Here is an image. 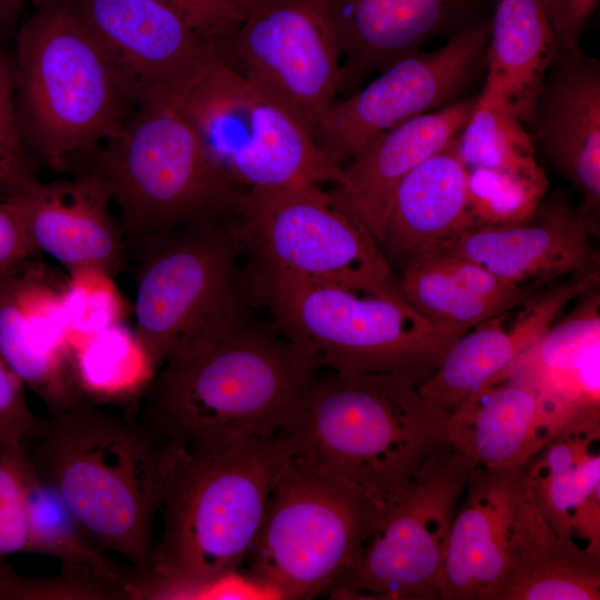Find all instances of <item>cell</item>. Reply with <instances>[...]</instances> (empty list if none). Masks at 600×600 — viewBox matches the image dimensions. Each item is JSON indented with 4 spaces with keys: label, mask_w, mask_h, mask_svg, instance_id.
<instances>
[{
    "label": "cell",
    "mask_w": 600,
    "mask_h": 600,
    "mask_svg": "<svg viewBox=\"0 0 600 600\" xmlns=\"http://www.w3.org/2000/svg\"><path fill=\"white\" fill-rule=\"evenodd\" d=\"M247 300L179 347L144 392L142 420L169 441L279 436L321 369Z\"/></svg>",
    "instance_id": "1"
},
{
    "label": "cell",
    "mask_w": 600,
    "mask_h": 600,
    "mask_svg": "<svg viewBox=\"0 0 600 600\" xmlns=\"http://www.w3.org/2000/svg\"><path fill=\"white\" fill-rule=\"evenodd\" d=\"M173 444L159 509L162 533L137 577V599H194L206 583L238 571L290 456L281 434Z\"/></svg>",
    "instance_id": "2"
},
{
    "label": "cell",
    "mask_w": 600,
    "mask_h": 600,
    "mask_svg": "<svg viewBox=\"0 0 600 600\" xmlns=\"http://www.w3.org/2000/svg\"><path fill=\"white\" fill-rule=\"evenodd\" d=\"M173 450L147 421L86 402L50 414L28 454L93 544L121 554L141 576Z\"/></svg>",
    "instance_id": "3"
},
{
    "label": "cell",
    "mask_w": 600,
    "mask_h": 600,
    "mask_svg": "<svg viewBox=\"0 0 600 600\" xmlns=\"http://www.w3.org/2000/svg\"><path fill=\"white\" fill-rule=\"evenodd\" d=\"M321 369L280 433L291 457L388 499L451 447L449 413L397 374Z\"/></svg>",
    "instance_id": "4"
},
{
    "label": "cell",
    "mask_w": 600,
    "mask_h": 600,
    "mask_svg": "<svg viewBox=\"0 0 600 600\" xmlns=\"http://www.w3.org/2000/svg\"><path fill=\"white\" fill-rule=\"evenodd\" d=\"M244 284L253 304L321 369L397 374L419 384L457 341L403 297L379 296L250 264Z\"/></svg>",
    "instance_id": "5"
},
{
    "label": "cell",
    "mask_w": 600,
    "mask_h": 600,
    "mask_svg": "<svg viewBox=\"0 0 600 600\" xmlns=\"http://www.w3.org/2000/svg\"><path fill=\"white\" fill-rule=\"evenodd\" d=\"M14 80L31 141L54 170L87 163L128 120L130 103L68 0H36L18 33Z\"/></svg>",
    "instance_id": "6"
},
{
    "label": "cell",
    "mask_w": 600,
    "mask_h": 600,
    "mask_svg": "<svg viewBox=\"0 0 600 600\" xmlns=\"http://www.w3.org/2000/svg\"><path fill=\"white\" fill-rule=\"evenodd\" d=\"M106 183L136 250L176 228L238 213L246 192L212 160L186 118L152 96L81 168Z\"/></svg>",
    "instance_id": "7"
},
{
    "label": "cell",
    "mask_w": 600,
    "mask_h": 600,
    "mask_svg": "<svg viewBox=\"0 0 600 600\" xmlns=\"http://www.w3.org/2000/svg\"><path fill=\"white\" fill-rule=\"evenodd\" d=\"M386 499L289 456L279 471L248 577L277 599L328 596L378 528Z\"/></svg>",
    "instance_id": "8"
},
{
    "label": "cell",
    "mask_w": 600,
    "mask_h": 600,
    "mask_svg": "<svg viewBox=\"0 0 600 600\" xmlns=\"http://www.w3.org/2000/svg\"><path fill=\"white\" fill-rule=\"evenodd\" d=\"M152 96L186 118L212 160L244 190L341 181L342 168L308 130L218 54L169 78Z\"/></svg>",
    "instance_id": "9"
},
{
    "label": "cell",
    "mask_w": 600,
    "mask_h": 600,
    "mask_svg": "<svg viewBox=\"0 0 600 600\" xmlns=\"http://www.w3.org/2000/svg\"><path fill=\"white\" fill-rule=\"evenodd\" d=\"M252 266L379 296L402 297L377 240L320 186L250 189L236 220Z\"/></svg>",
    "instance_id": "10"
},
{
    "label": "cell",
    "mask_w": 600,
    "mask_h": 600,
    "mask_svg": "<svg viewBox=\"0 0 600 600\" xmlns=\"http://www.w3.org/2000/svg\"><path fill=\"white\" fill-rule=\"evenodd\" d=\"M476 468L452 447L427 460L386 500L378 528L328 597L441 600L453 519Z\"/></svg>",
    "instance_id": "11"
},
{
    "label": "cell",
    "mask_w": 600,
    "mask_h": 600,
    "mask_svg": "<svg viewBox=\"0 0 600 600\" xmlns=\"http://www.w3.org/2000/svg\"><path fill=\"white\" fill-rule=\"evenodd\" d=\"M237 214L159 234L140 253L134 284L136 332L158 370L246 293L238 270Z\"/></svg>",
    "instance_id": "12"
},
{
    "label": "cell",
    "mask_w": 600,
    "mask_h": 600,
    "mask_svg": "<svg viewBox=\"0 0 600 600\" xmlns=\"http://www.w3.org/2000/svg\"><path fill=\"white\" fill-rule=\"evenodd\" d=\"M491 19L432 51H416L379 72L370 83L322 116L314 140L342 168L399 124L477 94L486 74Z\"/></svg>",
    "instance_id": "13"
},
{
    "label": "cell",
    "mask_w": 600,
    "mask_h": 600,
    "mask_svg": "<svg viewBox=\"0 0 600 600\" xmlns=\"http://www.w3.org/2000/svg\"><path fill=\"white\" fill-rule=\"evenodd\" d=\"M219 57L284 107L314 139L339 93L341 74L326 0H251Z\"/></svg>",
    "instance_id": "14"
},
{
    "label": "cell",
    "mask_w": 600,
    "mask_h": 600,
    "mask_svg": "<svg viewBox=\"0 0 600 600\" xmlns=\"http://www.w3.org/2000/svg\"><path fill=\"white\" fill-rule=\"evenodd\" d=\"M130 104L210 56L217 47L160 0H68Z\"/></svg>",
    "instance_id": "15"
},
{
    "label": "cell",
    "mask_w": 600,
    "mask_h": 600,
    "mask_svg": "<svg viewBox=\"0 0 600 600\" xmlns=\"http://www.w3.org/2000/svg\"><path fill=\"white\" fill-rule=\"evenodd\" d=\"M499 0H326L341 56L339 93L419 51L491 19Z\"/></svg>",
    "instance_id": "16"
},
{
    "label": "cell",
    "mask_w": 600,
    "mask_h": 600,
    "mask_svg": "<svg viewBox=\"0 0 600 600\" xmlns=\"http://www.w3.org/2000/svg\"><path fill=\"white\" fill-rule=\"evenodd\" d=\"M596 236L599 224L571 202L567 191L557 189L543 197L529 220L509 226L476 224L429 254L472 261L517 284L546 282L599 270V252L591 241Z\"/></svg>",
    "instance_id": "17"
},
{
    "label": "cell",
    "mask_w": 600,
    "mask_h": 600,
    "mask_svg": "<svg viewBox=\"0 0 600 600\" xmlns=\"http://www.w3.org/2000/svg\"><path fill=\"white\" fill-rule=\"evenodd\" d=\"M577 300L501 379L534 393L550 440L568 432L600 431L599 287Z\"/></svg>",
    "instance_id": "18"
},
{
    "label": "cell",
    "mask_w": 600,
    "mask_h": 600,
    "mask_svg": "<svg viewBox=\"0 0 600 600\" xmlns=\"http://www.w3.org/2000/svg\"><path fill=\"white\" fill-rule=\"evenodd\" d=\"M524 127L536 154L571 184L578 206L599 224V61L558 46Z\"/></svg>",
    "instance_id": "19"
},
{
    "label": "cell",
    "mask_w": 600,
    "mask_h": 600,
    "mask_svg": "<svg viewBox=\"0 0 600 600\" xmlns=\"http://www.w3.org/2000/svg\"><path fill=\"white\" fill-rule=\"evenodd\" d=\"M526 466L474 469L453 519L441 600H497L529 496Z\"/></svg>",
    "instance_id": "20"
},
{
    "label": "cell",
    "mask_w": 600,
    "mask_h": 600,
    "mask_svg": "<svg viewBox=\"0 0 600 600\" xmlns=\"http://www.w3.org/2000/svg\"><path fill=\"white\" fill-rule=\"evenodd\" d=\"M36 254L44 253L68 271L98 267L116 274L126 254L121 223L110 211L103 180L81 169L71 179L34 180L2 200Z\"/></svg>",
    "instance_id": "21"
},
{
    "label": "cell",
    "mask_w": 600,
    "mask_h": 600,
    "mask_svg": "<svg viewBox=\"0 0 600 600\" xmlns=\"http://www.w3.org/2000/svg\"><path fill=\"white\" fill-rule=\"evenodd\" d=\"M598 286V272L574 273L558 287L537 293L511 328L503 327L506 314L481 322L450 347L436 371L417 386L418 392L450 414L471 393L500 381L570 301Z\"/></svg>",
    "instance_id": "22"
},
{
    "label": "cell",
    "mask_w": 600,
    "mask_h": 600,
    "mask_svg": "<svg viewBox=\"0 0 600 600\" xmlns=\"http://www.w3.org/2000/svg\"><path fill=\"white\" fill-rule=\"evenodd\" d=\"M478 94L399 124L342 167L341 181L332 194L379 246L400 182L460 133Z\"/></svg>",
    "instance_id": "23"
},
{
    "label": "cell",
    "mask_w": 600,
    "mask_h": 600,
    "mask_svg": "<svg viewBox=\"0 0 600 600\" xmlns=\"http://www.w3.org/2000/svg\"><path fill=\"white\" fill-rule=\"evenodd\" d=\"M454 139L410 171L396 190L380 242L391 267L402 269L477 224L469 206L468 169Z\"/></svg>",
    "instance_id": "24"
},
{
    "label": "cell",
    "mask_w": 600,
    "mask_h": 600,
    "mask_svg": "<svg viewBox=\"0 0 600 600\" xmlns=\"http://www.w3.org/2000/svg\"><path fill=\"white\" fill-rule=\"evenodd\" d=\"M397 287L417 311L457 340L481 322L524 306L538 293L536 282L528 287L512 283L472 261L441 253L403 267Z\"/></svg>",
    "instance_id": "25"
},
{
    "label": "cell",
    "mask_w": 600,
    "mask_h": 600,
    "mask_svg": "<svg viewBox=\"0 0 600 600\" xmlns=\"http://www.w3.org/2000/svg\"><path fill=\"white\" fill-rule=\"evenodd\" d=\"M557 48L547 0H499L491 17L478 100L526 126Z\"/></svg>",
    "instance_id": "26"
},
{
    "label": "cell",
    "mask_w": 600,
    "mask_h": 600,
    "mask_svg": "<svg viewBox=\"0 0 600 600\" xmlns=\"http://www.w3.org/2000/svg\"><path fill=\"white\" fill-rule=\"evenodd\" d=\"M448 432L454 450L489 469L523 464L550 441L537 397L508 378L466 398L450 413Z\"/></svg>",
    "instance_id": "27"
},
{
    "label": "cell",
    "mask_w": 600,
    "mask_h": 600,
    "mask_svg": "<svg viewBox=\"0 0 600 600\" xmlns=\"http://www.w3.org/2000/svg\"><path fill=\"white\" fill-rule=\"evenodd\" d=\"M599 599L600 556L573 539L558 537L528 496L510 569L497 600Z\"/></svg>",
    "instance_id": "28"
},
{
    "label": "cell",
    "mask_w": 600,
    "mask_h": 600,
    "mask_svg": "<svg viewBox=\"0 0 600 600\" xmlns=\"http://www.w3.org/2000/svg\"><path fill=\"white\" fill-rule=\"evenodd\" d=\"M28 552L49 554L72 573L114 592L118 599H134L137 572L122 569L87 537L60 496L34 470L26 496Z\"/></svg>",
    "instance_id": "29"
},
{
    "label": "cell",
    "mask_w": 600,
    "mask_h": 600,
    "mask_svg": "<svg viewBox=\"0 0 600 600\" xmlns=\"http://www.w3.org/2000/svg\"><path fill=\"white\" fill-rule=\"evenodd\" d=\"M70 370L86 401L130 406L142 399L158 368L136 330L123 321L71 344Z\"/></svg>",
    "instance_id": "30"
},
{
    "label": "cell",
    "mask_w": 600,
    "mask_h": 600,
    "mask_svg": "<svg viewBox=\"0 0 600 600\" xmlns=\"http://www.w3.org/2000/svg\"><path fill=\"white\" fill-rule=\"evenodd\" d=\"M600 431L568 432L552 438L526 466L530 499L554 533L573 539L574 508L600 486Z\"/></svg>",
    "instance_id": "31"
},
{
    "label": "cell",
    "mask_w": 600,
    "mask_h": 600,
    "mask_svg": "<svg viewBox=\"0 0 600 600\" xmlns=\"http://www.w3.org/2000/svg\"><path fill=\"white\" fill-rule=\"evenodd\" d=\"M7 270L0 271L1 357L42 399L50 414L87 402L74 384L70 353L49 343L38 331L17 299Z\"/></svg>",
    "instance_id": "32"
},
{
    "label": "cell",
    "mask_w": 600,
    "mask_h": 600,
    "mask_svg": "<svg viewBox=\"0 0 600 600\" xmlns=\"http://www.w3.org/2000/svg\"><path fill=\"white\" fill-rule=\"evenodd\" d=\"M454 141L467 169L487 168L531 176L546 173L524 124L479 100Z\"/></svg>",
    "instance_id": "33"
},
{
    "label": "cell",
    "mask_w": 600,
    "mask_h": 600,
    "mask_svg": "<svg viewBox=\"0 0 600 600\" xmlns=\"http://www.w3.org/2000/svg\"><path fill=\"white\" fill-rule=\"evenodd\" d=\"M547 173L468 169L470 210L479 226H509L529 220L548 190Z\"/></svg>",
    "instance_id": "34"
},
{
    "label": "cell",
    "mask_w": 600,
    "mask_h": 600,
    "mask_svg": "<svg viewBox=\"0 0 600 600\" xmlns=\"http://www.w3.org/2000/svg\"><path fill=\"white\" fill-rule=\"evenodd\" d=\"M62 302L69 348L87 336L123 322L126 316V303L113 274L98 267L69 271Z\"/></svg>",
    "instance_id": "35"
},
{
    "label": "cell",
    "mask_w": 600,
    "mask_h": 600,
    "mask_svg": "<svg viewBox=\"0 0 600 600\" xmlns=\"http://www.w3.org/2000/svg\"><path fill=\"white\" fill-rule=\"evenodd\" d=\"M24 384L0 354V449L28 451L46 419L28 407Z\"/></svg>",
    "instance_id": "36"
},
{
    "label": "cell",
    "mask_w": 600,
    "mask_h": 600,
    "mask_svg": "<svg viewBox=\"0 0 600 600\" xmlns=\"http://www.w3.org/2000/svg\"><path fill=\"white\" fill-rule=\"evenodd\" d=\"M0 599H118L94 582L62 571L52 578H28L0 560Z\"/></svg>",
    "instance_id": "37"
},
{
    "label": "cell",
    "mask_w": 600,
    "mask_h": 600,
    "mask_svg": "<svg viewBox=\"0 0 600 600\" xmlns=\"http://www.w3.org/2000/svg\"><path fill=\"white\" fill-rule=\"evenodd\" d=\"M218 51L233 37L251 0H160Z\"/></svg>",
    "instance_id": "38"
},
{
    "label": "cell",
    "mask_w": 600,
    "mask_h": 600,
    "mask_svg": "<svg viewBox=\"0 0 600 600\" xmlns=\"http://www.w3.org/2000/svg\"><path fill=\"white\" fill-rule=\"evenodd\" d=\"M599 0H547L550 26L559 48L581 52V37Z\"/></svg>",
    "instance_id": "39"
},
{
    "label": "cell",
    "mask_w": 600,
    "mask_h": 600,
    "mask_svg": "<svg viewBox=\"0 0 600 600\" xmlns=\"http://www.w3.org/2000/svg\"><path fill=\"white\" fill-rule=\"evenodd\" d=\"M26 496L0 494V560L27 550Z\"/></svg>",
    "instance_id": "40"
},
{
    "label": "cell",
    "mask_w": 600,
    "mask_h": 600,
    "mask_svg": "<svg viewBox=\"0 0 600 600\" xmlns=\"http://www.w3.org/2000/svg\"><path fill=\"white\" fill-rule=\"evenodd\" d=\"M0 144L26 156L16 108V80L0 51Z\"/></svg>",
    "instance_id": "41"
},
{
    "label": "cell",
    "mask_w": 600,
    "mask_h": 600,
    "mask_svg": "<svg viewBox=\"0 0 600 600\" xmlns=\"http://www.w3.org/2000/svg\"><path fill=\"white\" fill-rule=\"evenodd\" d=\"M36 256L20 224L4 201H0V271Z\"/></svg>",
    "instance_id": "42"
},
{
    "label": "cell",
    "mask_w": 600,
    "mask_h": 600,
    "mask_svg": "<svg viewBox=\"0 0 600 600\" xmlns=\"http://www.w3.org/2000/svg\"><path fill=\"white\" fill-rule=\"evenodd\" d=\"M570 524L572 538L577 536L586 541V549L600 556V486L574 508Z\"/></svg>",
    "instance_id": "43"
},
{
    "label": "cell",
    "mask_w": 600,
    "mask_h": 600,
    "mask_svg": "<svg viewBox=\"0 0 600 600\" xmlns=\"http://www.w3.org/2000/svg\"><path fill=\"white\" fill-rule=\"evenodd\" d=\"M37 180L26 156L0 144V201Z\"/></svg>",
    "instance_id": "44"
},
{
    "label": "cell",
    "mask_w": 600,
    "mask_h": 600,
    "mask_svg": "<svg viewBox=\"0 0 600 600\" xmlns=\"http://www.w3.org/2000/svg\"><path fill=\"white\" fill-rule=\"evenodd\" d=\"M27 0H0V23L10 22L17 17Z\"/></svg>",
    "instance_id": "45"
}]
</instances>
